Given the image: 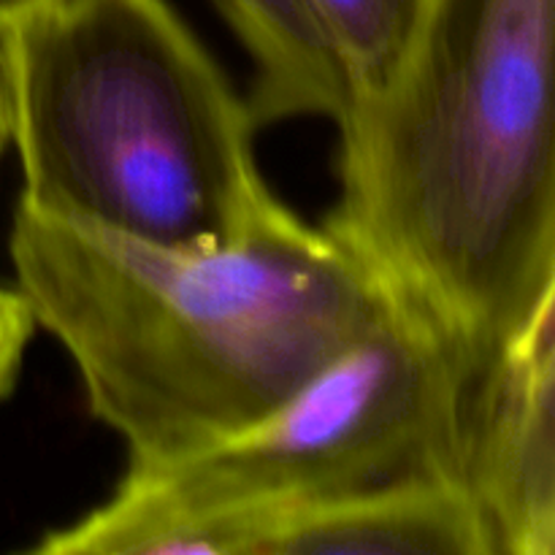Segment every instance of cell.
Segmentation results:
<instances>
[{
  "instance_id": "obj_1",
  "label": "cell",
  "mask_w": 555,
  "mask_h": 555,
  "mask_svg": "<svg viewBox=\"0 0 555 555\" xmlns=\"http://www.w3.org/2000/svg\"><path fill=\"white\" fill-rule=\"evenodd\" d=\"M9 255L36 328L68 352L128 466L253 428L352 350L396 293L285 204L236 247L182 253L16 201Z\"/></svg>"
},
{
  "instance_id": "obj_2",
  "label": "cell",
  "mask_w": 555,
  "mask_h": 555,
  "mask_svg": "<svg viewBox=\"0 0 555 555\" xmlns=\"http://www.w3.org/2000/svg\"><path fill=\"white\" fill-rule=\"evenodd\" d=\"M555 0H431L388 87L350 98L325 225L475 372L555 293Z\"/></svg>"
},
{
  "instance_id": "obj_3",
  "label": "cell",
  "mask_w": 555,
  "mask_h": 555,
  "mask_svg": "<svg viewBox=\"0 0 555 555\" xmlns=\"http://www.w3.org/2000/svg\"><path fill=\"white\" fill-rule=\"evenodd\" d=\"M22 204L217 253L282 206L247 98L168 0H38L0 27Z\"/></svg>"
},
{
  "instance_id": "obj_4",
  "label": "cell",
  "mask_w": 555,
  "mask_h": 555,
  "mask_svg": "<svg viewBox=\"0 0 555 555\" xmlns=\"http://www.w3.org/2000/svg\"><path fill=\"white\" fill-rule=\"evenodd\" d=\"M469 374L464 347L396 291L377 325L269 417L190 459L128 466L122 480L182 555H255L280 515L459 480Z\"/></svg>"
},
{
  "instance_id": "obj_5",
  "label": "cell",
  "mask_w": 555,
  "mask_h": 555,
  "mask_svg": "<svg viewBox=\"0 0 555 555\" xmlns=\"http://www.w3.org/2000/svg\"><path fill=\"white\" fill-rule=\"evenodd\" d=\"M459 480L493 555H555V293L466 379Z\"/></svg>"
},
{
  "instance_id": "obj_6",
  "label": "cell",
  "mask_w": 555,
  "mask_h": 555,
  "mask_svg": "<svg viewBox=\"0 0 555 555\" xmlns=\"http://www.w3.org/2000/svg\"><path fill=\"white\" fill-rule=\"evenodd\" d=\"M255 555H493L459 480L437 477L296 509L266 524Z\"/></svg>"
},
{
  "instance_id": "obj_7",
  "label": "cell",
  "mask_w": 555,
  "mask_h": 555,
  "mask_svg": "<svg viewBox=\"0 0 555 555\" xmlns=\"http://www.w3.org/2000/svg\"><path fill=\"white\" fill-rule=\"evenodd\" d=\"M253 63L247 103L258 128L287 119L339 122L350 90L309 0H217Z\"/></svg>"
},
{
  "instance_id": "obj_8",
  "label": "cell",
  "mask_w": 555,
  "mask_h": 555,
  "mask_svg": "<svg viewBox=\"0 0 555 555\" xmlns=\"http://www.w3.org/2000/svg\"><path fill=\"white\" fill-rule=\"evenodd\" d=\"M331 38L350 98L374 95L399 70L431 0H309Z\"/></svg>"
},
{
  "instance_id": "obj_9",
  "label": "cell",
  "mask_w": 555,
  "mask_h": 555,
  "mask_svg": "<svg viewBox=\"0 0 555 555\" xmlns=\"http://www.w3.org/2000/svg\"><path fill=\"white\" fill-rule=\"evenodd\" d=\"M36 331L30 307L14 287L0 285V401L9 399L16 388L25 350Z\"/></svg>"
},
{
  "instance_id": "obj_10",
  "label": "cell",
  "mask_w": 555,
  "mask_h": 555,
  "mask_svg": "<svg viewBox=\"0 0 555 555\" xmlns=\"http://www.w3.org/2000/svg\"><path fill=\"white\" fill-rule=\"evenodd\" d=\"M38 0H0V27L9 25L14 16H20L22 11H27L30 5H36Z\"/></svg>"
},
{
  "instance_id": "obj_11",
  "label": "cell",
  "mask_w": 555,
  "mask_h": 555,
  "mask_svg": "<svg viewBox=\"0 0 555 555\" xmlns=\"http://www.w3.org/2000/svg\"><path fill=\"white\" fill-rule=\"evenodd\" d=\"M9 144V130H5V106H3V85H0V157H3V146Z\"/></svg>"
}]
</instances>
